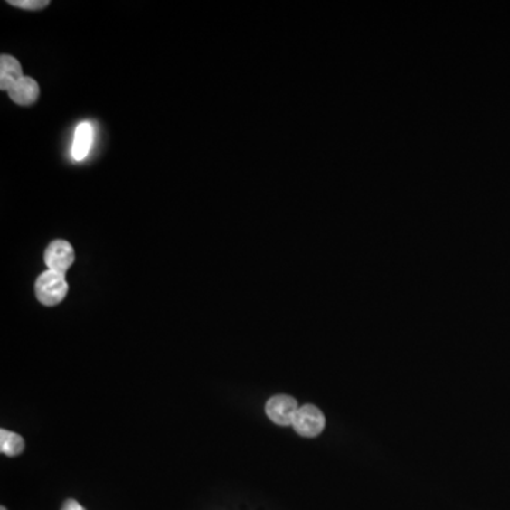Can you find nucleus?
I'll list each match as a JSON object with an SVG mask.
<instances>
[{
  "mask_svg": "<svg viewBox=\"0 0 510 510\" xmlns=\"http://www.w3.org/2000/svg\"><path fill=\"white\" fill-rule=\"evenodd\" d=\"M7 94H9L10 99L16 102L20 107H30L39 99L40 87L36 80L24 76L7 91Z\"/></svg>",
  "mask_w": 510,
  "mask_h": 510,
  "instance_id": "nucleus-5",
  "label": "nucleus"
},
{
  "mask_svg": "<svg viewBox=\"0 0 510 510\" xmlns=\"http://www.w3.org/2000/svg\"><path fill=\"white\" fill-rule=\"evenodd\" d=\"M92 142H94V128L90 122H80L76 128L74 141H72V159L76 162L84 161L91 151Z\"/></svg>",
  "mask_w": 510,
  "mask_h": 510,
  "instance_id": "nucleus-6",
  "label": "nucleus"
},
{
  "mask_svg": "<svg viewBox=\"0 0 510 510\" xmlns=\"http://www.w3.org/2000/svg\"><path fill=\"white\" fill-rule=\"evenodd\" d=\"M298 409L299 406H298L297 400L291 396H285V394L271 397L265 404V412L269 419L282 427L292 425Z\"/></svg>",
  "mask_w": 510,
  "mask_h": 510,
  "instance_id": "nucleus-4",
  "label": "nucleus"
},
{
  "mask_svg": "<svg viewBox=\"0 0 510 510\" xmlns=\"http://www.w3.org/2000/svg\"><path fill=\"white\" fill-rule=\"evenodd\" d=\"M24 449V439L16 432L0 430V451L7 457H17Z\"/></svg>",
  "mask_w": 510,
  "mask_h": 510,
  "instance_id": "nucleus-8",
  "label": "nucleus"
},
{
  "mask_svg": "<svg viewBox=\"0 0 510 510\" xmlns=\"http://www.w3.org/2000/svg\"><path fill=\"white\" fill-rule=\"evenodd\" d=\"M74 261H76V252L71 244L64 240L52 241L44 252V262L49 269L60 274L66 275Z\"/></svg>",
  "mask_w": 510,
  "mask_h": 510,
  "instance_id": "nucleus-3",
  "label": "nucleus"
},
{
  "mask_svg": "<svg viewBox=\"0 0 510 510\" xmlns=\"http://www.w3.org/2000/svg\"><path fill=\"white\" fill-rule=\"evenodd\" d=\"M9 5L20 7V9L39 10L49 6L47 0H9Z\"/></svg>",
  "mask_w": 510,
  "mask_h": 510,
  "instance_id": "nucleus-9",
  "label": "nucleus"
},
{
  "mask_svg": "<svg viewBox=\"0 0 510 510\" xmlns=\"http://www.w3.org/2000/svg\"><path fill=\"white\" fill-rule=\"evenodd\" d=\"M24 77V70L20 62L14 57L2 54L0 57V90L9 91Z\"/></svg>",
  "mask_w": 510,
  "mask_h": 510,
  "instance_id": "nucleus-7",
  "label": "nucleus"
},
{
  "mask_svg": "<svg viewBox=\"0 0 510 510\" xmlns=\"http://www.w3.org/2000/svg\"><path fill=\"white\" fill-rule=\"evenodd\" d=\"M61 510H85L79 502L74 501V499H69V501L62 504Z\"/></svg>",
  "mask_w": 510,
  "mask_h": 510,
  "instance_id": "nucleus-10",
  "label": "nucleus"
},
{
  "mask_svg": "<svg viewBox=\"0 0 510 510\" xmlns=\"http://www.w3.org/2000/svg\"><path fill=\"white\" fill-rule=\"evenodd\" d=\"M0 510H6V507L2 506V507H0Z\"/></svg>",
  "mask_w": 510,
  "mask_h": 510,
  "instance_id": "nucleus-11",
  "label": "nucleus"
},
{
  "mask_svg": "<svg viewBox=\"0 0 510 510\" xmlns=\"http://www.w3.org/2000/svg\"><path fill=\"white\" fill-rule=\"evenodd\" d=\"M325 424H326V420H325L324 412L312 404L299 407L292 421L295 431L307 439H314L316 435L321 434L324 431Z\"/></svg>",
  "mask_w": 510,
  "mask_h": 510,
  "instance_id": "nucleus-2",
  "label": "nucleus"
},
{
  "mask_svg": "<svg viewBox=\"0 0 510 510\" xmlns=\"http://www.w3.org/2000/svg\"><path fill=\"white\" fill-rule=\"evenodd\" d=\"M69 292V284L66 281V275L60 272L47 271L39 275L36 281V297L42 305L54 307L60 302L64 301Z\"/></svg>",
  "mask_w": 510,
  "mask_h": 510,
  "instance_id": "nucleus-1",
  "label": "nucleus"
}]
</instances>
